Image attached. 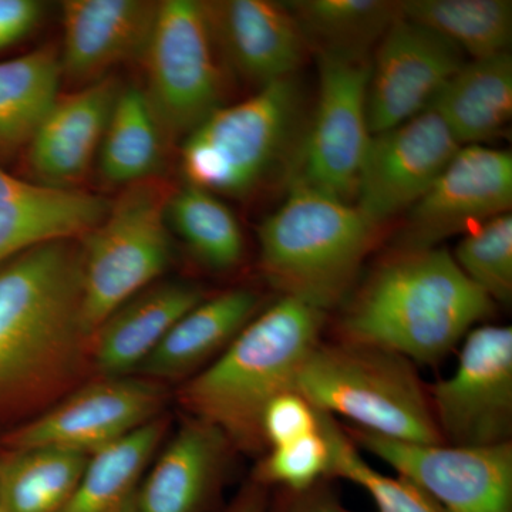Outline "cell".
<instances>
[{"mask_svg": "<svg viewBox=\"0 0 512 512\" xmlns=\"http://www.w3.org/2000/svg\"><path fill=\"white\" fill-rule=\"evenodd\" d=\"M92 339L80 239L47 242L0 266V412L26 423L93 379Z\"/></svg>", "mask_w": 512, "mask_h": 512, "instance_id": "1", "label": "cell"}, {"mask_svg": "<svg viewBox=\"0 0 512 512\" xmlns=\"http://www.w3.org/2000/svg\"><path fill=\"white\" fill-rule=\"evenodd\" d=\"M493 312L494 302L446 249L397 251L356 293L340 330L345 340L433 365Z\"/></svg>", "mask_w": 512, "mask_h": 512, "instance_id": "2", "label": "cell"}, {"mask_svg": "<svg viewBox=\"0 0 512 512\" xmlns=\"http://www.w3.org/2000/svg\"><path fill=\"white\" fill-rule=\"evenodd\" d=\"M323 323L325 312L282 296L214 363L178 386L175 399L185 416L217 427L234 450L262 453V414L279 394L295 390L296 375L320 342Z\"/></svg>", "mask_w": 512, "mask_h": 512, "instance_id": "3", "label": "cell"}, {"mask_svg": "<svg viewBox=\"0 0 512 512\" xmlns=\"http://www.w3.org/2000/svg\"><path fill=\"white\" fill-rule=\"evenodd\" d=\"M376 231L352 202L291 183L259 227V265L284 296L325 312L355 285Z\"/></svg>", "mask_w": 512, "mask_h": 512, "instance_id": "4", "label": "cell"}, {"mask_svg": "<svg viewBox=\"0 0 512 512\" xmlns=\"http://www.w3.org/2000/svg\"><path fill=\"white\" fill-rule=\"evenodd\" d=\"M293 389L320 412L355 421L356 429L404 443L444 444L414 363L392 350L345 339L319 342Z\"/></svg>", "mask_w": 512, "mask_h": 512, "instance_id": "5", "label": "cell"}, {"mask_svg": "<svg viewBox=\"0 0 512 512\" xmlns=\"http://www.w3.org/2000/svg\"><path fill=\"white\" fill-rule=\"evenodd\" d=\"M303 103L301 82L292 76L214 111L181 141L184 183L218 197L254 194L288 160Z\"/></svg>", "mask_w": 512, "mask_h": 512, "instance_id": "6", "label": "cell"}, {"mask_svg": "<svg viewBox=\"0 0 512 512\" xmlns=\"http://www.w3.org/2000/svg\"><path fill=\"white\" fill-rule=\"evenodd\" d=\"M174 187L164 177L128 185L82 242L83 320L93 333L173 261L167 204Z\"/></svg>", "mask_w": 512, "mask_h": 512, "instance_id": "7", "label": "cell"}, {"mask_svg": "<svg viewBox=\"0 0 512 512\" xmlns=\"http://www.w3.org/2000/svg\"><path fill=\"white\" fill-rule=\"evenodd\" d=\"M141 63L146 73L141 89L171 148L228 104L232 77L204 2H160Z\"/></svg>", "mask_w": 512, "mask_h": 512, "instance_id": "8", "label": "cell"}, {"mask_svg": "<svg viewBox=\"0 0 512 512\" xmlns=\"http://www.w3.org/2000/svg\"><path fill=\"white\" fill-rule=\"evenodd\" d=\"M369 57L319 55V90L291 183L350 202L369 146Z\"/></svg>", "mask_w": 512, "mask_h": 512, "instance_id": "9", "label": "cell"}, {"mask_svg": "<svg viewBox=\"0 0 512 512\" xmlns=\"http://www.w3.org/2000/svg\"><path fill=\"white\" fill-rule=\"evenodd\" d=\"M167 386L140 376H94L6 434L8 448L53 447L92 457L164 414Z\"/></svg>", "mask_w": 512, "mask_h": 512, "instance_id": "10", "label": "cell"}, {"mask_svg": "<svg viewBox=\"0 0 512 512\" xmlns=\"http://www.w3.org/2000/svg\"><path fill=\"white\" fill-rule=\"evenodd\" d=\"M444 444L488 447L510 443L512 329L484 325L464 339L456 372L430 389Z\"/></svg>", "mask_w": 512, "mask_h": 512, "instance_id": "11", "label": "cell"}, {"mask_svg": "<svg viewBox=\"0 0 512 512\" xmlns=\"http://www.w3.org/2000/svg\"><path fill=\"white\" fill-rule=\"evenodd\" d=\"M450 512H512V443L414 444L352 430V439Z\"/></svg>", "mask_w": 512, "mask_h": 512, "instance_id": "12", "label": "cell"}, {"mask_svg": "<svg viewBox=\"0 0 512 512\" xmlns=\"http://www.w3.org/2000/svg\"><path fill=\"white\" fill-rule=\"evenodd\" d=\"M512 207L510 151L463 146L409 210L397 251L437 248Z\"/></svg>", "mask_w": 512, "mask_h": 512, "instance_id": "13", "label": "cell"}, {"mask_svg": "<svg viewBox=\"0 0 512 512\" xmlns=\"http://www.w3.org/2000/svg\"><path fill=\"white\" fill-rule=\"evenodd\" d=\"M460 147L439 114L431 109L372 134L357 177V211L379 228L400 212L410 210Z\"/></svg>", "mask_w": 512, "mask_h": 512, "instance_id": "14", "label": "cell"}, {"mask_svg": "<svg viewBox=\"0 0 512 512\" xmlns=\"http://www.w3.org/2000/svg\"><path fill=\"white\" fill-rule=\"evenodd\" d=\"M463 64V53L453 43L400 13L377 43L375 59L370 60V133H382L429 109Z\"/></svg>", "mask_w": 512, "mask_h": 512, "instance_id": "15", "label": "cell"}, {"mask_svg": "<svg viewBox=\"0 0 512 512\" xmlns=\"http://www.w3.org/2000/svg\"><path fill=\"white\" fill-rule=\"evenodd\" d=\"M160 2L66 0L62 3L63 83L73 90L113 76L121 64L141 62Z\"/></svg>", "mask_w": 512, "mask_h": 512, "instance_id": "16", "label": "cell"}, {"mask_svg": "<svg viewBox=\"0 0 512 512\" xmlns=\"http://www.w3.org/2000/svg\"><path fill=\"white\" fill-rule=\"evenodd\" d=\"M204 5L232 79L258 90L298 76L311 49L285 3L214 0Z\"/></svg>", "mask_w": 512, "mask_h": 512, "instance_id": "17", "label": "cell"}, {"mask_svg": "<svg viewBox=\"0 0 512 512\" xmlns=\"http://www.w3.org/2000/svg\"><path fill=\"white\" fill-rule=\"evenodd\" d=\"M121 87L123 83L113 74L60 94L23 153L28 180L80 190L92 173Z\"/></svg>", "mask_w": 512, "mask_h": 512, "instance_id": "18", "label": "cell"}, {"mask_svg": "<svg viewBox=\"0 0 512 512\" xmlns=\"http://www.w3.org/2000/svg\"><path fill=\"white\" fill-rule=\"evenodd\" d=\"M234 447L221 430L184 416L173 439L148 468L140 512H215Z\"/></svg>", "mask_w": 512, "mask_h": 512, "instance_id": "19", "label": "cell"}, {"mask_svg": "<svg viewBox=\"0 0 512 512\" xmlns=\"http://www.w3.org/2000/svg\"><path fill=\"white\" fill-rule=\"evenodd\" d=\"M110 205L96 192L46 187L0 165V266L47 242L83 238Z\"/></svg>", "mask_w": 512, "mask_h": 512, "instance_id": "20", "label": "cell"}, {"mask_svg": "<svg viewBox=\"0 0 512 512\" xmlns=\"http://www.w3.org/2000/svg\"><path fill=\"white\" fill-rule=\"evenodd\" d=\"M200 286L158 279L111 312L93 333L96 376H134L175 323L204 301Z\"/></svg>", "mask_w": 512, "mask_h": 512, "instance_id": "21", "label": "cell"}, {"mask_svg": "<svg viewBox=\"0 0 512 512\" xmlns=\"http://www.w3.org/2000/svg\"><path fill=\"white\" fill-rule=\"evenodd\" d=\"M258 306V295L244 288L204 299L175 323L134 376L164 386L185 382L234 342L255 318Z\"/></svg>", "mask_w": 512, "mask_h": 512, "instance_id": "22", "label": "cell"}, {"mask_svg": "<svg viewBox=\"0 0 512 512\" xmlns=\"http://www.w3.org/2000/svg\"><path fill=\"white\" fill-rule=\"evenodd\" d=\"M463 146H484L504 133L512 117L510 50L464 63L431 101Z\"/></svg>", "mask_w": 512, "mask_h": 512, "instance_id": "23", "label": "cell"}, {"mask_svg": "<svg viewBox=\"0 0 512 512\" xmlns=\"http://www.w3.org/2000/svg\"><path fill=\"white\" fill-rule=\"evenodd\" d=\"M168 429L170 419L164 413L93 454L59 512H140L144 478Z\"/></svg>", "mask_w": 512, "mask_h": 512, "instance_id": "24", "label": "cell"}, {"mask_svg": "<svg viewBox=\"0 0 512 512\" xmlns=\"http://www.w3.org/2000/svg\"><path fill=\"white\" fill-rule=\"evenodd\" d=\"M170 150L141 86L123 84L97 154L101 183L120 191L163 177L161 171Z\"/></svg>", "mask_w": 512, "mask_h": 512, "instance_id": "25", "label": "cell"}, {"mask_svg": "<svg viewBox=\"0 0 512 512\" xmlns=\"http://www.w3.org/2000/svg\"><path fill=\"white\" fill-rule=\"evenodd\" d=\"M62 83L56 46L0 62V165L23 156Z\"/></svg>", "mask_w": 512, "mask_h": 512, "instance_id": "26", "label": "cell"}, {"mask_svg": "<svg viewBox=\"0 0 512 512\" xmlns=\"http://www.w3.org/2000/svg\"><path fill=\"white\" fill-rule=\"evenodd\" d=\"M90 456L53 447L9 448L0 457V511L59 512Z\"/></svg>", "mask_w": 512, "mask_h": 512, "instance_id": "27", "label": "cell"}, {"mask_svg": "<svg viewBox=\"0 0 512 512\" xmlns=\"http://www.w3.org/2000/svg\"><path fill=\"white\" fill-rule=\"evenodd\" d=\"M285 6L318 56L367 57L400 16V2L390 0H296Z\"/></svg>", "mask_w": 512, "mask_h": 512, "instance_id": "28", "label": "cell"}, {"mask_svg": "<svg viewBox=\"0 0 512 512\" xmlns=\"http://www.w3.org/2000/svg\"><path fill=\"white\" fill-rule=\"evenodd\" d=\"M167 222L194 258L214 272H229L244 259L241 225L218 195L194 185L174 188L167 204Z\"/></svg>", "mask_w": 512, "mask_h": 512, "instance_id": "29", "label": "cell"}, {"mask_svg": "<svg viewBox=\"0 0 512 512\" xmlns=\"http://www.w3.org/2000/svg\"><path fill=\"white\" fill-rule=\"evenodd\" d=\"M404 18L444 37L476 59L508 52L512 37V3L508 0H407Z\"/></svg>", "mask_w": 512, "mask_h": 512, "instance_id": "30", "label": "cell"}, {"mask_svg": "<svg viewBox=\"0 0 512 512\" xmlns=\"http://www.w3.org/2000/svg\"><path fill=\"white\" fill-rule=\"evenodd\" d=\"M319 417L330 446V476L360 485L375 501L377 511L450 512L407 478L383 476L370 467L330 414L319 410Z\"/></svg>", "mask_w": 512, "mask_h": 512, "instance_id": "31", "label": "cell"}, {"mask_svg": "<svg viewBox=\"0 0 512 512\" xmlns=\"http://www.w3.org/2000/svg\"><path fill=\"white\" fill-rule=\"evenodd\" d=\"M464 275L491 301L512 296V215H498L464 234L454 252Z\"/></svg>", "mask_w": 512, "mask_h": 512, "instance_id": "32", "label": "cell"}, {"mask_svg": "<svg viewBox=\"0 0 512 512\" xmlns=\"http://www.w3.org/2000/svg\"><path fill=\"white\" fill-rule=\"evenodd\" d=\"M320 420V417H319ZM330 476V446L322 427L291 443L269 448L256 467L252 480L281 485L285 490L303 491Z\"/></svg>", "mask_w": 512, "mask_h": 512, "instance_id": "33", "label": "cell"}, {"mask_svg": "<svg viewBox=\"0 0 512 512\" xmlns=\"http://www.w3.org/2000/svg\"><path fill=\"white\" fill-rule=\"evenodd\" d=\"M320 429L319 410L295 390L279 394L262 414L266 448L291 443Z\"/></svg>", "mask_w": 512, "mask_h": 512, "instance_id": "34", "label": "cell"}, {"mask_svg": "<svg viewBox=\"0 0 512 512\" xmlns=\"http://www.w3.org/2000/svg\"><path fill=\"white\" fill-rule=\"evenodd\" d=\"M45 13L46 5L39 0H0V52L32 36Z\"/></svg>", "mask_w": 512, "mask_h": 512, "instance_id": "35", "label": "cell"}, {"mask_svg": "<svg viewBox=\"0 0 512 512\" xmlns=\"http://www.w3.org/2000/svg\"><path fill=\"white\" fill-rule=\"evenodd\" d=\"M266 512H353L348 510L325 480L308 490L291 491L282 488Z\"/></svg>", "mask_w": 512, "mask_h": 512, "instance_id": "36", "label": "cell"}, {"mask_svg": "<svg viewBox=\"0 0 512 512\" xmlns=\"http://www.w3.org/2000/svg\"><path fill=\"white\" fill-rule=\"evenodd\" d=\"M268 504V488L251 480L239 490L224 512H266Z\"/></svg>", "mask_w": 512, "mask_h": 512, "instance_id": "37", "label": "cell"}, {"mask_svg": "<svg viewBox=\"0 0 512 512\" xmlns=\"http://www.w3.org/2000/svg\"><path fill=\"white\" fill-rule=\"evenodd\" d=\"M0 512H2V511H0Z\"/></svg>", "mask_w": 512, "mask_h": 512, "instance_id": "38", "label": "cell"}]
</instances>
